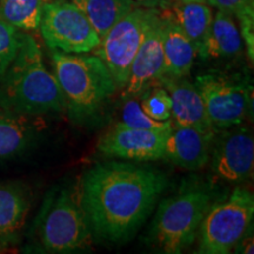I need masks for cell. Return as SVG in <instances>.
Masks as SVG:
<instances>
[{"mask_svg": "<svg viewBox=\"0 0 254 254\" xmlns=\"http://www.w3.org/2000/svg\"><path fill=\"white\" fill-rule=\"evenodd\" d=\"M168 185L166 173L135 161H104L77 184L92 238L110 245L129 241L144 226Z\"/></svg>", "mask_w": 254, "mask_h": 254, "instance_id": "cell-1", "label": "cell"}, {"mask_svg": "<svg viewBox=\"0 0 254 254\" xmlns=\"http://www.w3.org/2000/svg\"><path fill=\"white\" fill-rule=\"evenodd\" d=\"M0 107L32 118L67 110L55 74L46 68L39 45L28 34H20L17 56L0 79Z\"/></svg>", "mask_w": 254, "mask_h": 254, "instance_id": "cell-2", "label": "cell"}, {"mask_svg": "<svg viewBox=\"0 0 254 254\" xmlns=\"http://www.w3.org/2000/svg\"><path fill=\"white\" fill-rule=\"evenodd\" d=\"M215 201V190L207 183L190 179L176 194L159 202L148 230L147 241L159 252L182 253L198 237L199 227Z\"/></svg>", "mask_w": 254, "mask_h": 254, "instance_id": "cell-3", "label": "cell"}, {"mask_svg": "<svg viewBox=\"0 0 254 254\" xmlns=\"http://www.w3.org/2000/svg\"><path fill=\"white\" fill-rule=\"evenodd\" d=\"M53 74L65 95L69 118L90 122L118 91L109 68L95 55L51 50Z\"/></svg>", "mask_w": 254, "mask_h": 254, "instance_id": "cell-4", "label": "cell"}, {"mask_svg": "<svg viewBox=\"0 0 254 254\" xmlns=\"http://www.w3.org/2000/svg\"><path fill=\"white\" fill-rule=\"evenodd\" d=\"M34 221V236L47 253H73L91 249L93 238L77 185L53 186L46 193Z\"/></svg>", "mask_w": 254, "mask_h": 254, "instance_id": "cell-5", "label": "cell"}, {"mask_svg": "<svg viewBox=\"0 0 254 254\" xmlns=\"http://www.w3.org/2000/svg\"><path fill=\"white\" fill-rule=\"evenodd\" d=\"M254 195L237 186L226 199L214 201L199 227L198 251L201 254H227L252 226Z\"/></svg>", "mask_w": 254, "mask_h": 254, "instance_id": "cell-6", "label": "cell"}, {"mask_svg": "<svg viewBox=\"0 0 254 254\" xmlns=\"http://www.w3.org/2000/svg\"><path fill=\"white\" fill-rule=\"evenodd\" d=\"M158 14L157 8L136 6L114 25L92 51L109 68L118 90L125 87L133 59Z\"/></svg>", "mask_w": 254, "mask_h": 254, "instance_id": "cell-7", "label": "cell"}, {"mask_svg": "<svg viewBox=\"0 0 254 254\" xmlns=\"http://www.w3.org/2000/svg\"><path fill=\"white\" fill-rule=\"evenodd\" d=\"M206 112L217 131L241 125L250 111L251 86L239 74L206 72L195 79Z\"/></svg>", "mask_w": 254, "mask_h": 254, "instance_id": "cell-8", "label": "cell"}, {"mask_svg": "<svg viewBox=\"0 0 254 254\" xmlns=\"http://www.w3.org/2000/svg\"><path fill=\"white\" fill-rule=\"evenodd\" d=\"M39 28L49 49L64 53H88L100 43L86 15L71 0L45 2Z\"/></svg>", "mask_w": 254, "mask_h": 254, "instance_id": "cell-9", "label": "cell"}, {"mask_svg": "<svg viewBox=\"0 0 254 254\" xmlns=\"http://www.w3.org/2000/svg\"><path fill=\"white\" fill-rule=\"evenodd\" d=\"M213 140L209 161L215 176L231 184L251 179L254 168V139L250 129L240 125L221 129Z\"/></svg>", "mask_w": 254, "mask_h": 254, "instance_id": "cell-10", "label": "cell"}, {"mask_svg": "<svg viewBox=\"0 0 254 254\" xmlns=\"http://www.w3.org/2000/svg\"><path fill=\"white\" fill-rule=\"evenodd\" d=\"M168 132L132 128L117 123L99 136L97 148L106 157L122 160L135 163L161 160L165 159Z\"/></svg>", "mask_w": 254, "mask_h": 254, "instance_id": "cell-11", "label": "cell"}, {"mask_svg": "<svg viewBox=\"0 0 254 254\" xmlns=\"http://www.w3.org/2000/svg\"><path fill=\"white\" fill-rule=\"evenodd\" d=\"M163 26L164 20L159 9V14L148 28L133 59L128 80L122 90L123 100L139 98L146 88L164 75Z\"/></svg>", "mask_w": 254, "mask_h": 254, "instance_id": "cell-12", "label": "cell"}, {"mask_svg": "<svg viewBox=\"0 0 254 254\" xmlns=\"http://www.w3.org/2000/svg\"><path fill=\"white\" fill-rule=\"evenodd\" d=\"M159 80L171 97L174 124L194 127L213 139L218 131L209 122L204 101L195 85L185 78L166 75H163Z\"/></svg>", "mask_w": 254, "mask_h": 254, "instance_id": "cell-13", "label": "cell"}, {"mask_svg": "<svg viewBox=\"0 0 254 254\" xmlns=\"http://www.w3.org/2000/svg\"><path fill=\"white\" fill-rule=\"evenodd\" d=\"M213 139L190 126L173 124L165 141V158L186 171H199L209 163Z\"/></svg>", "mask_w": 254, "mask_h": 254, "instance_id": "cell-14", "label": "cell"}, {"mask_svg": "<svg viewBox=\"0 0 254 254\" xmlns=\"http://www.w3.org/2000/svg\"><path fill=\"white\" fill-rule=\"evenodd\" d=\"M31 208V193L24 184L0 183V252L18 244Z\"/></svg>", "mask_w": 254, "mask_h": 254, "instance_id": "cell-15", "label": "cell"}, {"mask_svg": "<svg viewBox=\"0 0 254 254\" xmlns=\"http://www.w3.org/2000/svg\"><path fill=\"white\" fill-rule=\"evenodd\" d=\"M160 13L164 20V75L185 78L190 74L198 53L194 45L174 21L167 7L160 8Z\"/></svg>", "mask_w": 254, "mask_h": 254, "instance_id": "cell-16", "label": "cell"}, {"mask_svg": "<svg viewBox=\"0 0 254 254\" xmlns=\"http://www.w3.org/2000/svg\"><path fill=\"white\" fill-rule=\"evenodd\" d=\"M31 118L0 107V161L26 153L36 144L39 131Z\"/></svg>", "mask_w": 254, "mask_h": 254, "instance_id": "cell-17", "label": "cell"}, {"mask_svg": "<svg viewBox=\"0 0 254 254\" xmlns=\"http://www.w3.org/2000/svg\"><path fill=\"white\" fill-rule=\"evenodd\" d=\"M243 38L234 17L231 13L220 11L212 20L211 31L206 43L202 59H233L243 52Z\"/></svg>", "mask_w": 254, "mask_h": 254, "instance_id": "cell-18", "label": "cell"}, {"mask_svg": "<svg viewBox=\"0 0 254 254\" xmlns=\"http://www.w3.org/2000/svg\"><path fill=\"white\" fill-rule=\"evenodd\" d=\"M174 21L179 25L184 33L190 40L201 58L211 31L213 14L212 9L206 4L200 2H179L176 1L168 8Z\"/></svg>", "mask_w": 254, "mask_h": 254, "instance_id": "cell-19", "label": "cell"}, {"mask_svg": "<svg viewBox=\"0 0 254 254\" xmlns=\"http://www.w3.org/2000/svg\"><path fill=\"white\" fill-rule=\"evenodd\" d=\"M86 15L98 37L103 38L119 20L136 7L133 0H71Z\"/></svg>", "mask_w": 254, "mask_h": 254, "instance_id": "cell-20", "label": "cell"}, {"mask_svg": "<svg viewBox=\"0 0 254 254\" xmlns=\"http://www.w3.org/2000/svg\"><path fill=\"white\" fill-rule=\"evenodd\" d=\"M45 0H0V19L17 30H38Z\"/></svg>", "mask_w": 254, "mask_h": 254, "instance_id": "cell-21", "label": "cell"}, {"mask_svg": "<svg viewBox=\"0 0 254 254\" xmlns=\"http://www.w3.org/2000/svg\"><path fill=\"white\" fill-rule=\"evenodd\" d=\"M118 124L132 127V128L168 132L172 128L173 122L171 119L166 122H158V120L152 119L141 109L139 98H129V99H124L122 114H120Z\"/></svg>", "mask_w": 254, "mask_h": 254, "instance_id": "cell-22", "label": "cell"}, {"mask_svg": "<svg viewBox=\"0 0 254 254\" xmlns=\"http://www.w3.org/2000/svg\"><path fill=\"white\" fill-rule=\"evenodd\" d=\"M144 112L158 122H166L172 118V101L165 87L154 86L152 84L139 97Z\"/></svg>", "mask_w": 254, "mask_h": 254, "instance_id": "cell-23", "label": "cell"}, {"mask_svg": "<svg viewBox=\"0 0 254 254\" xmlns=\"http://www.w3.org/2000/svg\"><path fill=\"white\" fill-rule=\"evenodd\" d=\"M20 34L17 28L0 19V79L17 56Z\"/></svg>", "mask_w": 254, "mask_h": 254, "instance_id": "cell-24", "label": "cell"}, {"mask_svg": "<svg viewBox=\"0 0 254 254\" xmlns=\"http://www.w3.org/2000/svg\"><path fill=\"white\" fill-rule=\"evenodd\" d=\"M206 2L220 11L228 12L237 19L254 13V0H206Z\"/></svg>", "mask_w": 254, "mask_h": 254, "instance_id": "cell-25", "label": "cell"}, {"mask_svg": "<svg viewBox=\"0 0 254 254\" xmlns=\"http://www.w3.org/2000/svg\"><path fill=\"white\" fill-rule=\"evenodd\" d=\"M254 240H253V234L252 232L250 233V230L246 232L245 236L238 241L237 245L234 246V253H245V254H252L254 251Z\"/></svg>", "mask_w": 254, "mask_h": 254, "instance_id": "cell-26", "label": "cell"}, {"mask_svg": "<svg viewBox=\"0 0 254 254\" xmlns=\"http://www.w3.org/2000/svg\"><path fill=\"white\" fill-rule=\"evenodd\" d=\"M134 4L139 7L145 8H164L170 5V0H133Z\"/></svg>", "mask_w": 254, "mask_h": 254, "instance_id": "cell-27", "label": "cell"}, {"mask_svg": "<svg viewBox=\"0 0 254 254\" xmlns=\"http://www.w3.org/2000/svg\"><path fill=\"white\" fill-rule=\"evenodd\" d=\"M176 1L185 2V4H189V2H200V4H206V0H176Z\"/></svg>", "mask_w": 254, "mask_h": 254, "instance_id": "cell-28", "label": "cell"}]
</instances>
